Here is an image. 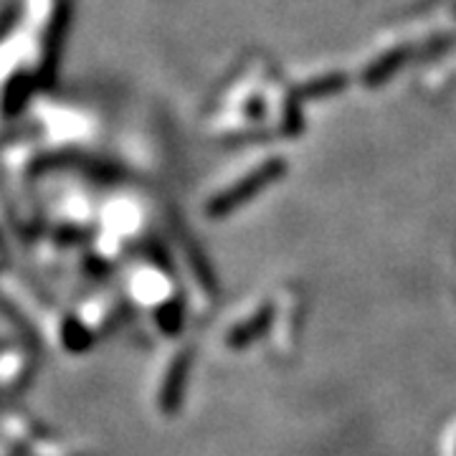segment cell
<instances>
[{
  "instance_id": "2",
  "label": "cell",
  "mask_w": 456,
  "mask_h": 456,
  "mask_svg": "<svg viewBox=\"0 0 456 456\" xmlns=\"http://www.w3.org/2000/svg\"><path fill=\"white\" fill-rule=\"evenodd\" d=\"M191 353H180V358L175 360V365H173V373H170V386H167V406L175 408L180 403V398H183V391H185V383H188V373H191Z\"/></svg>"
},
{
  "instance_id": "1",
  "label": "cell",
  "mask_w": 456,
  "mask_h": 456,
  "mask_svg": "<svg viewBox=\"0 0 456 456\" xmlns=\"http://www.w3.org/2000/svg\"><path fill=\"white\" fill-rule=\"evenodd\" d=\"M272 322H274V307H272V305H264V307H259L248 320H244L241 325H236L231 330V335H228V347L244 350L248 345H254L259 338H264V332L272 327Z\"/></svg>"
}]
</instances>
